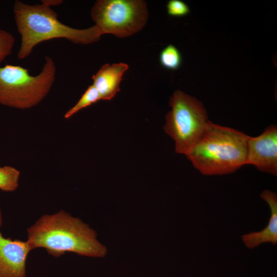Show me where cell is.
I'll return each instance as SVG.
<instances>
[{
  "label": "cell",
  "instance_id": "cell-1",
  "mask_svg": "<svg viewBox=\"0 0 277 277\" xmlns=\"http://www.w3.org/2000/svg\"><path fill=\"white\" fill-rule=\"evenodd\" d=\"M32 250L43 248L55 257L66 252L102 258L107 249L97 240L95 231L81 219L64 210L40 217L27 229Z\"/></svg>",
  "mask_w": 277,
  "mask_h": 277
},
{
  "label": "cell",
  "instance_id": "cell-2",
  "mask_svg": "<svg viewBox=\"0 0 277 277\" xmlns=\"http://www.w3.org/2000/svg\"><path fill=\"white\" fill-rule=\"evenodd\" d=\"M13 13L17 31L21 35L17 55L19 60L28 56L34 47L44 41L63 38L75 44L87 45L97 42L103 35L95 25L84 29L65 25L58 21L54 11L43 4L30 5L16 0Z\"/></svg>",
  "mask_w": 277,
  "mask_h": 277
},
{
  "label": "cell",
  "instance_id": "cell-3",
  "mask_svg": "<svg viewBox=\"0 0 277 277\" xmlns=\"http://www.w3.org/2000/svg\"><path fill=\"white\" fill-rule=\"evenodd\" d=\"M249 136L208 121L204 132L185 154L205 175L232 173L246 165Z\"/></svg>",
  "mask_w": 277,
  "mask_h": 277
},
{
  "label": "cell",
  "instance_id": "cell-4",
  "mask_svg": "<svg viewBox=\"0 0 277 277\" xmlns=\"http://www.w3.org/2000/svg\"><path fill=\"white\" fill-rule=\"evenodd\" d=\"M55 74L54 62L49 56L45 57L42 71L36 76L19 66H0V104L20 109L37 105L50 91Z\"/></svg>",
  "mask_w": 277,
  "mask_h": 277
},
{
  "label": "cell",
  "instance_id": "cell-5",
  "mask_svg": "<svg viewBox=\"0 0 277 277\" xmlns=\"http://www.w3.org/2000/svg\"><path fill=\"white\" fill-rule=\"evenodd\" d=\"M169 104L164 129L174 140L176 152L185 155L205 129L207 112L196 98L180 90L174 92Z\"/></svg>",
  "mask_w": 277,
  "mask_h": 277
},
{
  "label": "cell",
  "instance_id": "cell-6",
  "mask_svg": "<svg viewBox=\"0 0 277 277\" xmlns=\"http://www.w3.org/2000/svg\"><path fill=\"white\" fill-rule=\"evenodd\" d=\"M91 16L103 34L125 37L144 27L148 10L142 0H98L91 9Z\"/></svg>",
  "mask_w": 277,
  "mask_h": 277
},
{
  "label": "cell",
  "instance_id": "cell-7",
  "mask_svg": "<svg viewBox=\"0 0 277 277\" xmlns=\"http://www.w3.org/2000/svg\"><path fill=\"white\" fill-rule=\"evenodd\" d=\"M246 164L260 171L277 175V128L268 127L260 135L248 137Z\"/></svg>",
  "mask_w": 277,
  "mask_h": 277
},
{
  "label": "cell",
  "instance_id": "cell-8",
  "mask_svg": "<svg viewBox=\"0 0 277 277\" xmlns=\"http://www.w3.org/2000/svg\"><path fill=\"white\" fill-rule=\"evenodd\" d=\"M32 250L28 242L4 238L0 232V277H26V263Z\"/></svg>",
  "mask_w": 277,
  "mask_h": 277
},
{
  "label": "cell",
  "instance_id": "cell-9",
  "mask_svg": "<svg viewBox=\"0 0 277 277\" xmlns=\"http://www.w3.org/2000/svg\"><path fill=\"white\" fill-rule=\"evenodd\" d=\"M269 205L271 211L267 225L262 230L251 232L242 236L245 245L249 249H253L262 244L277 243V195L269 190H264L260 195Z\"/></svg>",
  "mask_w": 277,
  "mask_h": 277
},
{
  "label": "cell",
  "instance_id": "cell-10",
  "mask_svg": "<svg viewBox=\"0 0 277 277\" xmlns=\"http://www.w3.org/2000/svg\"><path fill=\"white\" fill-rule=\"evenodd\" d=\"M128 68L124 63L106 64L92 76V85L98 90L101 100H110L120 91V84Z\"/></svg>",
  "mask_w": 277,
  "mask_h": 277
},
{
  "label": "cell",
  "instance_id": "cell-11",
  "mask_svg": "<svg viewBox=\"0 0 277 277\" xmlns=\"http://www.w3.org/2000/svg\"><path fill=\"white\" fill-rule=\"evenodd\" d=\"M19 175V171L13 167H0V189L7 192L15 191L18 187Z\"/></svg>",
  "mask_w": 277,
  "mask_h": 277
},
{
  "label": "cell",
  "instance_id": "cell-12",
  "mask_svg": "<svg viewBox=\"0 0 277 277\" xmlns=\"http://www.w3.org/2000/svg\"><path fill=\"white\" fill-rule=\"evenodd\" d=\"M101 100L97 89L93 85L89 86L77 103L64 115L65 118H69L80 110L90 106Z\"/></svg>",
  "mask_w": 277,
  "mask_h": 277
},
{
  "label": "cell",
  "instance_id": "cell-13",
  "mask_svg": "<svg viewBox=\"0 0 277 277\" xmlns=\"http://www.w3.org/2000/svg\"><path fill=\"white\" fill-rule=\"evenodd\" d=\"M182 58L178 49L174 45L170 44L166 46L160 53V62L164 68L175 70L182 64Z\"/></svg>",
  "mask_w": 277,
  "mask_h": 277
},
{
  "label": "cell",
  "instance_id": "cell-14",
  "mask_svg": "<svg viewBox=\"0 0 277 277\" xmlns=\"http://www.w3.org/2000/svg\"><path fill=\"white\" fill-rule=\"evenodd\" d=\"M15 42L11 33L0 29V64L11 54Z\"/></svg>",
  "mask_w": 277,
  "mask_h": 277
},
{
  "label": "cell",
  "instance_id": "cell-15",
  "mask_svg": "<svg viewBox=\"0 0 277 277\" xmlns=\"http://www.w3.org/2000/svg\"><path fill=\"white\" fill-rule=\"evenodd\" d=\"M168 14L172 16L181 17L187 15L190 12L188 6L181 0H170L167 5Z\"/></svg>",
  "mask_w": 277,
  "mask_h": 277
},
{
  "label": "cell",
  "instance_id": "cell-16",
  "mask_svg": "<svg viewBox=\"0 0 277 277\" xmlns=\"http://www.w3.org/2000/svg\"><path fill=\"white\" fill-rule=\"evenodd\" d=\"M42 4L49 7L51 6H56L61 4L63 1L62 0H43L42 1Z\"/></svg>",
  "mask_w": 277,
  "mask_h": 277
},
{
  "label": "cell",
  "instance_id": "cell-17",
  "mask_svg": "<svg viewBox=\"0 0 277 277\" xmlns=\"http://www.w3.org/2000/svg\"><path fill=\"white\" fill-rule=\"evenodd\" d=\"M2 222H3L2 214L1 210L0 209V226L2 225Z\"/></svg>",
  "mask_w": 277,
  "mask_h": 277
}]
</instances>
